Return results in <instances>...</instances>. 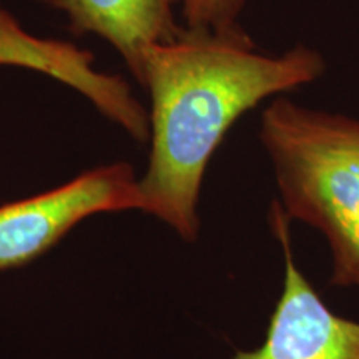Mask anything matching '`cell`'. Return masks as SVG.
Instances as JSON below:
<instances>
[{"mask_svg":"<svg viewBox=\"0 0 359 359\" xmlns=\"http://www.w3.org/2000/svg\"><path fill=\"white\" fill-rule=\"evenodd\" d=\"M326 67L304 43L262 52L245 29L183 25L173 40L148 47L135 79L150 97V156L138 180L147 213L195 241L206 168L233 125L263 102L318 82Z\"/></svg>","mask_w":359,"mask_h":359,"instance_id":"cell-1","label":"cell"},{"mask_svg":"<svg viewBox=\"0 0 359 359\" xmlns=\"http://www.w3.org/2000/svg\"><path fill=\"white\" fill-rule=\"evenodd\" d=\"M258 137L283 213L325 238L331 285L359 288V118L281 95L264 107Z\"/></svg>","mask_w":359,"mask_h":359,"instance_id":"cell-2","label":"cell"},{"mask_svg":"<svg viewBox=\"0 0 359 359\" xmlns=\"http://www.w3.org/2000/svg\"><path fill=\"white\" fill-rule=\"evenodd\" d=\"M132 165H103L65 185L0 206V271L24 266L98 213L140 210L147 203Z\"/></svg>","mask_w":359,"mask_h":359,"instance_id":"cell-3","label":"cell"},{"mask_svg":"<svg viewBox=\"0 0 359 359\" xmlns=\"http://www.w3.org/2000/svg\"><path fill=\"white\" fill-rule=\"evenodd\" d=\"M271 228L285 258V280L266 338L231 359H359V321L331 311L296 264L290 219L273 203Z\"/></svg>","mask_w":359,"mask_h":359,"instance_id":"cell-4","label":"cell"},{"mask_svg":"<svg viewBox=\"0 0 359 359\" xmlns=\"http://www.w3.org/2000/svg\"><path fill=\"white\" fill-rule=\"evenodd\" d=\"M64 13L74 35H95L123 58L137 79L148 47L182 32L177 12L183 0H48Z\"/></svg>","mask_w":359,"mask_h":359,"instance_id":"cell-5","label":"cell"},{"mask_svg":"<svg viewBox=\"0 0 359 359\" xmlns=\"http://www.w3.org/2000/svg\"><path fill=\"white\" fill-rule=\"evenodd\" d=\"M0 65L30 69L69 85L102 107L115 95L116 79L93 67V55L74 43L39 39L25 32L0 6Z\"/></svg>","mask_w":359,"mask_h":359,"instance_id":"cell-6","label":"cell"},{"mask_svg":"<svg viewBox=\"0 0 359 359\" xmlns=\"http://www.w3.org/2000/svg\"><path fill=\"white\" fill-rule=\"evenodd\" d=\"M248 0H183L180 15L188 29H206L215 32L243 29V15Z\"/></svg>","mask_w":359,"mask_h":359,"instance_id":"cell-7","label":"cell"}]
</instances>
